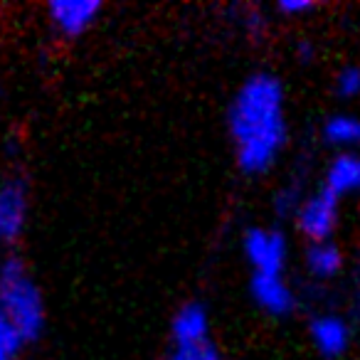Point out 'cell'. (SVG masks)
<instances>
[{
  "label": "cell",
  "instance_id": "6da1fadb",
  "mask_svg": "<svg viewBox=\"0 0 360 360\" xmlns=\"http://www.w3.org/2000/svg\"><path fill=\"white\" fill-rule=\"evenodd\" d=\"M230 134L237 165L247 175H262L286 146L284 86L271 75H255L240 86L230 106Z\"/></svg>",
  "mask_w": 360,
  "mask_h": 360
},
{
  "label": "cell",
  "instance_id": "7a4b0ae2",
  "mask_svg": "<svg viewBox=\"0 0 360 360\" xmlns=\"http://www.w3.org/2000/svg\"><path fill=\"white\" fill-rule=\"evenodd\" d=\"M0 316L15 328L22 343L37 340L45 328V301L18 257H11L0 266Z\"/></svg>",
  "mask_w": 360,
  "mask_h": 360
},
{
  "label": "cell",
  "instance_id": "3957f363",
  "mask_svg": "<svg viewBox=\"0 0 360 360\" xmlns=\"http://www.w3.org/2000/svg\"><path fill=\"white\" fill-rule=\"evenodd\" d=\"M338 205L340 200L323 186L311 193L309 198H304L296 210V225H299L301 235L309 237L311 242H328V237L338 225Z\"/></svg>",
  "mask_w": 360,
  "mask_h": 360
},
{
  "label": "cell",
  "instance_id": "277c9868",
  "mask_svg": "<svg viewBox=\"0 0 360 360\" xmlns=\"http://www.w3.org/2000/svg\"><path fill=\"white\" fill-rule=\"evenodd\" d=\"M245 255L255 274L281 276L286 266V257H289V245L279 230L252 227L245 235Z\"/></svg>",
  "mask_w": 360,
  "mask_h": 360
},
{
  "label": "cell",
  "instance_id": "5b68a950",
  "mask_svg": "<svg viewBox=\"0 0 360 360\" xmlns=\"http://www.w3.org/2000/svg\"><path fill=\"white\" fill-rule=\"evenodd\" d=\"M27 222V188L20 178L0 186V242H15Z\"/></svg>",
  "mask_w": 360,
  "mask_h": 360
},
{
  "label": "cell",
  "instance_id": "8992f818",
  "mask_svg": "<svg viewBox=\"0 0 360 360\" xmlns=\"http://www.w3.org/2000/svg\"><path fill=\"white\" fill-rule=\"evenodd\" d=\"M47 11H50L52 25L62 35L77 37L91 27V22L101 13V3L99 0H60V3H52Z\"/></svg>",
  "mask_w": 360,
  "mask_h": 360
},
{
  "label": "cell",
  "instance_id": "52a82bcc",
  "mask_svg": "<svg viewBox=\"0 0 360 360\" xmlns=\"http://www.w3.org/2000/svg\"><path fill=\"white\" fill-rule=\"evenodd\" d=\"M311 340L323 358H340L350 345V326L340 316L326 314L311 321Z\"/></svg>",
  "mask_w": 360,
  "mask_h": 360
},
{
  "label": "cell",
  "instance_id": "ba28073f",
  "mask_svg": "<svg viewBox=\"0 0 360 360\" xmlns=\"http://www.w3.org/2000/svg\"><path fill=\"white\" fill-rule=\"evenodd\" d=\"M252 299L271 316H286L296 309V294L281 276L255 274V279H252Z\"/></svg>",
  "mask_w": 360,
  "mask_h": 360
},
{
  "label": "cell",
  "instance_id": "9c48e42d",
  "mask_svg": "<svg viewBox=\"0 0 360 360\" xmlns=\"http://www.w3.org/2000/svg\"><path fill=\"white\" fill-rule=\"evenodd\" d=\"M207 330H210V321H207L205 306L195 304V301H193V304H186L173 319L175 348H191V345L205 343Z\"/></svg>",
  "mask_w": 360,
  "mask_h": 360
},
{
  "label": "cell",
  "instance_id": "30bf717a",
  "mask_svg": "<svg viewBox=\"0 0 360 360\" xmlns=\"http://www.w3.org/2000/svg\"><path fill=\"white\" fill-rule=\"evenodd\" d=\"M323 188L333 193L335 198L355 195L360 193V155L355 150H345L333 158V163L326 170V183Z\"/></svg>",
  "mask_w": 360,
  "mask_h": 360
},
{
  "label": "cell",
  "instance_id": "8fae6325",
  "mask_svg": "<svg viewBox=\"0 0 360 360\" xmlns=\"http://www.w3.org/2000/svg\"><path fill=\"white\" fill-rule=\"evenodd\" d=\"M343 266V252L333 242H314L306 252V269L314 279H333Z\"/></svg>",
  "mask_w": 360,
  "mask_h": 360
},
{
  "label": "cell",
  "instance_id": "7c38bea8",
  "mask_svg": "<svg viewBox=\"0 0 360 360\" xmlns=\"http://www.w3.org/2000/svg\"><path fill=\"white\" fill-rule=\"evenodd\" d=\"M323 141L335 148L353 150L355 146H360V119L350 114H338L330 116L323 124Z\"/></svg>",
  "mask_w": 360,
  "mask_h": 360
},
{
  "label": "cell",
  "instance_id": "4fadbf2b",
  "mask_svg": "<svg viewBox=\"0 0 360 360\" xmlns=\"http://www.w3.org/2000/svg\"><path fill=\"white\" fill-rule=\"evenodd\" d=\"M22 345L25 343H22L20 335L15 333V328L0 316V360H15L18 350H20Z\"/></svg>",
  "mask_w": 360,
  "mask_h": 360
},
{
  "label": "cell",
  "instance_id": "5bb4252c",
  "mask_svg": "<svg viewBox=\"0 0 360 360\" xmlns=\"http://www.w3.org/2000/svg\"><path fill=\"white\" fill-rule=\"evenodd\" d=\"M335 91L343 99H353L360 94V67H343L335 77Z\"/></svg>",
  "mask_w": 360,
  "mask_h": 360
},
{
  "label": "cell",
  "instance_id": "9a60e30c",
  "mask_svg": "<svg viewBox=\"0 0 360 360\" xmlns=\"http://www.w3.org/2000/svg\"><path fill=\"white\" fill-rule=\"evenodd\" d=\"M173 353L180 355V360H222L210 340H205L200 345H191V348H175Z\"/></svg>",
  "mask_w": 360,
  "mask_h": 360
},
{
  "label": "cell",
  "instance_id": "2e32d148",
  "mask_svg": "<svg viewBox=\"0 0 360 360\" xmlns=\"http://www.w3.org/2000/svg\"><path fill=\"white\" fill-rule=\"evenodd\" d=\"M311 11H314V3H294V0L279 3V13H284V15H301V13Z\"/></svg>",
  "mask_w": 360,
  "mask_h": 360
},
{
  "label": "cell",
  "instance_id": "e0dca14e",
  "mask_svg": "<svg viewBox=\"0 0 360 360\" xmlns=\"http://www.w3.org/2000/svg\"><path fill=\"white\" fill-rule=\"evenodd\" d=\"M299 55H301V60L306 62L311 55H314V50H311V45H301V47H299Z\"/></svg>",
  "mask_w": 360,
  "mask_h": 360
},
{
  "label": "cell",
  "instance_id": "ac0fdd59",
  "mask_svg": "<svg viewBox=\"0 0 360 360\" xmlns=\"http://www.w3.org/2000/svg\"><path fill=\"white\" fill-rule=\"evenodd\" d=\"M168 360H180V355H175V353H173V355H170Z\"/></svg>",
  "mask_w": 360,
  "mask_h": 360
}]
</instances>
